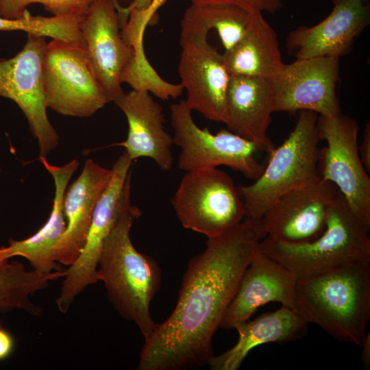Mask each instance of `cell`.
Here are the masks:
<instances>
[{
  "label": "cell",
  "instance_id": "24",
  "mask_svg": "<svg viewBox=\"0 0 370 370\" xmlns=\"http://www.w3.org/2000/svg\"><path fill=\"white\" fill-rule=\"evenodd\" d=\"M251 12L242 8L221 4H190L181 20L180 43L208 40L214 30L229 51L243 37L251 19Z\"/></svg>",
  "mask_w": 370,
  "mask_h": 370
},
{
  "label": "cell",
  "instance_id": "10",
  "mask_svg": "<svg viewBox=\"0 0 370 370\" xmlns=\"http://www.w3.org/2000/svg\"><path fill=\"white\" fill-rule=\"evenodd\" d=\"M132 160L124 151L113 164L108 186L95 208L86 242L76 260L64 270L58 309L66 312L86 288L98 282L97 267L103 243L112 231L128 196L131 195Z\"/></svg>",
  "mask_w": 370,
  "mask_h": 370
},
{
  "label": "cell",
  "instance_id": "4",
  "mask_svg": "<svg viewBox=\"0 0 370 370\" xmlns=\"http://www.w3.org/2000/svg\"><path fill=\"white\" fill-rule=\"evenodd\" d=\"M369 231L339 193L330 208L325 230L317 238L289 244L266 236L260 243V249L288 269L296 280H301L370 261Z\"/></svg>",
  "mask_w": 370,
  "mask_h": 370
},
{
  "label": "cell",
  "instance_id": "31",
  "mask_svg": "<svg viewBox=\"0 0 370 370\" xmlns=\"http://www.w3.org/2000/svg\"><path fill=\"white\" fill-rule=\"evenodd\" d=\"M358 153L366 171L370 173V125L366 124L363 133L362 141L358 145Z\"/></svg>",
  "mask_w": 370,
  "mask_h": 370
},
{
  "label": "cell",
  "instance_id": "13",
  "mask_svg": "<svg viewBox=\"0 0 370 370\" xmlns=\"http://www.w3.org/2000/svg\"><path fill=\"white\" fill-rule=\"evenodd\" d=\"M339 58L316 57L296 59L284 65L271 79L274 112L312 111L319 116L342 114L336 93Z\"/></svg>",
  "mask_w": 370,
  "mask_h": 370
},
{
  "label": "cell",
  "instance_id": "32",
  "mask_svg": "<svg viewBox=\"0 0 370 370\" xmlns=\"http://www.w3.org/2000/svg\"><path fill=\"white\" fill-rule=\"evenodd\" d=\"M362 347L361 359L364 365L369 366L370 362V339L369 334L365 336L362 343L360 345Z\"/></svg>",
  "mask_w": 370,
  "mask_h": 370
},
{
  "label": "cell",
  "instance_id": "25",
  "mask_svg": "<svg viewBox=\"0 0 370 370\" xmlns=\"http://www.w3.org/2000/svg\"><path fill=\"white\" fill-rule=\"evenodd\" d=\"M58 276L56 271L27 270L18 260L0 265V314L22 310L34 316L42 315L43 309L32 301L31 296Z\"/></svg>",
  "mask_w": 370,
  "mask_h": 370
},
{
  "label": "cell",
  "instance_id": "22",
  "mask_svg": "<svg viewBox=\"0 0 370 370\" xmlns=\"http://www.w3.org/2000/svg\"><path fill=\"white\" fill-rule=\"evenodd\" d=\"M309 323L296 311L282 306L277 310L237 325L236 343L226 352L212 356L208 365L212 370H236L254 348L269 343H284L302 338Z\"/></svg>",
  "mask_w": 370,
  "mask_h": 370
},
{
  "label": "cell",
  "instance_id": "21",
  "mask_svg": "<svg viewBox=\"0 0 370 370\" xmlns=\"http://www.w3.org/2000/svg\"><path fill=\"white\" fill-rule=\"evenodd\" d=\"M39 158L53 179L55 193L52 210L47 221L33 235L23 240L10 239L8 246L0 247V265L13 257L21 256L29 262L33 269L51 272L59 267L56 258V247L66 225L64 196L79 162L73 159L63 166H56L49 164L46 158Z\"/></svg>",
  "mask_w": 370,
  "mask_h": 370
},
{
  "label": "cell",
  "instance_id": "16",
  "mask_svg": "<svg viewBox=\"0 0 370 370\" xmlns=\"http://www.w3.org/2000/svg\"><path fill=\"white\" fill-rule=\"evenodd\" d=\"M296 282L288 269L260 247L245 270L220 326L234 329L249 320L258 308L270 302L280 303L296 311Z\"/></svg>",
  "mask_w": 370,
  "mask_h": 370
},
{
  "label": "cell",
  "instance_id": "1",
  "mask_svg": "<svg viewBox=\"0 0 370 370\" xmlns=\"http://www.w3.org/2000/svg\"><path fill=\"white\" fill-rule=\"evenodd\" d=\"M267 236L260 219L244 218L208 238L184 273L171 314L145 339L138 370H180L208 365L212 341L242 275Z\"/></svg>",
  "mask_w": 370,
  "mask_h": 370
},
{
  "label": "cell",
  "instance_id": "23",
  "mask_svg": "<svg viewBox=\"0 0 370 370\" xmlns=\"http://www.w3.org/2000/svg\"><path fill=\"white\" fill-rule=\"evenodd\" d=\"M223 57L230 75L271 79L284 65L276 32L258 11L251 12L244 35Z\"/></svg>",
  "mask_w": 370,
  "mask_h": 370
},
{
  "label": "cell",
  "instance_id": "15",
  "mask_svg": "<svg viewBox=\"0 0 370 370\" xmlns=\"http://www.w3.org/2000/svg\"><path fill=\"white\" fill-rule=\"evenodd\" d=\"M182 47L178 72L188 107L206 119L225 123L226 95L230 75L208 40H192Z\"/></svg>",
  "mask_w": 370,
  "mask_h": 370
},
{
  "label": "cell",
  "instance_id": "5",
  "mask_svg": "<svg viewBox=\"0 0 370 370\" xmlns=\"http://www.w3.org/2000/svg\"><path fill=\"white\" fill-rule=\"evenodd\" d=\"M317 119V113L302 110L287 138L269 153L259 177L249 185L237 186L245 218L260 219L281 195L321 178Z\"/></svg>",
  "mask_w": 370,
  "mask_h": 370
},
{
  "label": "cell",
  "instance_id": "27",
  "mask_svg": "<svg viewBox=\"0 0 370 370\" xmlns=\"http://www.w3.org/2000/svg\"><path fill=\"white\" fill-rule=\"evenodd\" d=\"M95 0H0V16L16 19L29 12L27 7L40 3L53 16L72 15L84 17Z\"/></svg>",
  "mask_w": 370,
  "mask_h": 370
},
{
  "label": "cell",
  "instance_id": "20",
  "mask_svg": "<svg viewBox=\"0 0 370 370\" xmlns=\"http://www.w3.org/2000/svg\"><path fill=\"white\" fill-rule=\"evenodd\" d=\"M273 107L274 91L271 79L230 76L225 124L229 130L269 153L275 148L267 136Z\"/></svg>",
  "mask_w": 370,
  "mask_h": 370
},
{
  "label": "cell",
  "instance_id": "19",
  "mask_svg": "<svg viewBox=\"0 0 370 370\" xmlns=\"http://www.w3.org/2000/svg\"><path fill=\"white\" fill-rule=\"evenodd\" d=\"M112 176L106 169L88 159L77 178L66 188L63 209L66 225L56 247V261L71 265L86 242L92 217Z\"/></svg>",
  "mask_w": 370,
  "mask_h": 370
},
{
  "label": "cell",
  "instance_id": "7",
  "mask_svg": "<svg viewBox=\"0 0 370 370\" xmlns=\"http://www.w3.org/2000/svg\"><path fill=\"white\" fill-rule=\"evenodd\" d=\"M42 84L47 108L62 115L89 117L109 103L83 44L58 39L48 42Z\"/></svg>",
  "mask_w": 370,
  "mask_h": 370
},
{
  "label": "cell",
  "instance_id": "17",
  "mask_svg": "<svg viewBox=\"0 0 370 370\" xmlns=\"http://www.w3.org/2000/svg\"><path fill=\"white\" fill-rule=\"evenodd\" d=\"M330 14L311 27L299 26L288 34L286 46L296 59L339 58L369 25L370 8L362 0H336Z\"/></svg>",
  "mask_w": 370,
  "mask_h": 370
},
{
  "label": "cell",
  "instance_id": "3",
  "mask_svg": "<svg viewBox=\"0 0 370 370\" xmlns=\"http://www.w3.org/2000/svg\"><path fill=\"white\" fill-rule=\"evenodd\" d=\"M296 312L336 340L360 346L370 319V261L297 280Z\"/></svg>",
  "mask_w": 370,
  "mask_h": 370
},
{
  "label": "cell",
  "instance_id": "30",
  "mask_svg": "<svg viewBox=\"0 0 370 370\" xmlns=\"http://www.w3.org/2000/svg\"><path fill=\"white\" fill-rule=\"evenodd\" d=\"M15 340L12 334L0 325V361L8 358L13 352Z\"/></svg>",
  "mask_w": 370,
  "mask_h": 370
},
{
  "label": "cell",
  "instance_id": "8",
  "mask_svg": "<svg viewBox=\"0 0 370 370\" xmlns=\"http://www.w3.org/2000/svg\"><path fill=\"white\" fill-rule=\"evenodd\" d=\"M173 143L180 148L177 166L185 172L226 166L255 180L264 166L255 158L260 151L254 143L229 130L216 134L194 121L185 100L170 106Z\"/></svg>",
  "mask_w": 370,
  "mask_h": 370
},
{
  "label": "cell",
  "instance_id": "6",
  "mask_svg": "<svg viewBox=\"0 0 370 370\" xmlns=\"http://www.w3.org/2000/svg\"><path fill=\"white\" fill-rule=\"evenodd\" d=\"M171 202L184 228L208 238L225 232L245 214L233 179L217 168L186 172Z\"/></svg>",
  "mask_w": 370,
  "mask_h": 370
},
{
  "label": "cell",
  "instance_id": "29",
  "mask_svg": "<svg viewBox=\"0 0 370 370\" xmlns=\"http://www.w3.org/2000/svg\"><path fill=\"white\" fill-rule=\"evenodd\" d=\"M151 1L152 0H112L118 13L121 28L127 23L131 9L144 10L150 4Z\"/></svg>",
  "mask_w": 370,
  "mask_h": 370
},
{
  "label": "cell",
  "instance_id": "12",
  "mask_svg": "<svg viewBox=\"0 0 370 370\" xmlns=\"http://www.w3.org/2000/svg\"><path fill=\"white\" fill-rule=\"evenodd\" d=\"M339 193L322 178L285 193L261 218L267 237L289 244L315 239L324 231L330 208Z\"/></svg>",
  "mask_w": 370,
  "mask_h": 370
},
{
  "label": "cell",
  "instance_id": "9",
  "mask_svg": "<svg viewBox=\"0 0 370 370\" xmlns=\"http://www.w3.org/2000/svg\"><path fill=\"white\" fill-rule=\"evenodd\" d=\"M317 130L326 146L320 149L321 178L332 183L354 213L370 229V177L358 153L357 121L343 114L319 116Z\"/></svg>",
  "mask_w": 370,
  "mask_h": 370
},
{
  "label": "cell",
  "instance_id": "26",
  "mask_svg": "<svg viewBox=\"0 0 370 370\" xmlns=\"http://www.w3.org/2000/svg\"><path fill=\"white\" fill-rule=\"evenodd\" d=\"M23 31L52 39L77 42L80 37L79 23L71 15L31 16L9 19L0 16V32Z\"/></svg>",
  "mask_w": 370,
  "mask_h": 370
},
{
  "label": "cell",
  "instance_id": "28",
  "mask_svg": "<svg viewBox=\"0 0 370 370\" xmlns=\"http://www.w3.org/2000/svg\"><path fill=\"white\" fill-rule=\"evenodd\" d=\"M190 4L232 5L242 8L249 12H267L275 13L282 8V0H184Z\"/></svg>",
  "mask_w": 370,
  "mask_h": 370
},
{
  "label": "cell",
  "instance_id": "18",
  "mask_svg": "<svg viewBox=\"0 0 370 370\" xmlns=\"http://www.w3.org/2000/svg\"><path fill=\"white\" fill-rule=\"evenodd\" d=\"M126 116L128 132L119 145L125 148L133 161L140 158L153 160L163 171H171L173 158V136L164 128L163 110L145 90H132L114 102Z\"/></svg>",
  "mask_w": 370,
  "mask_h": 370
},
{
  "label": "cell",
  "instance_id": "11",
  "mask_svg": "<svg viewBox=\"0 0 370 370\" xmlns=\"http://www.w3.org/2000/svg\"><path fill=\"white\" fill-rule=\"evenodd\" d=\"M45 37L27 34L23 49L10 58H0V97L12 100L25 116L36 138L40 156L55 149L59 136L49 120L42 84Z\"/></svg>",
  "mask_w": 370,
  "mask_h": 370
},
{
  "label": "cell",
  "instance_id": "33",
  "mask_svg": "<svg viewBox=\"0 0 370 370\" xmlns=\"http://www.w3.org/2000/svg\"><path fill=\"white\" fill-rule=\"evenodd\" d=\"M334 1H336V0H333V2H334ZM362 1L363 2H365V3H366L368 0H362Z\"/></svg>",
  "mask_w": 370,
  "mask_h": 370
},
{
  "label": "cell",
  "instance_id": "14",
  "mask_svg": "<svg viewBox=\"0 0 370 370\" xmlns=\"http://www.w3.org/2000/svg\"><path fill=\"white\" fill-rule=\"evenodd\" d=\"M80 31L95 75L108 102H114L125 93L121 78L134 53L121 36L112 0H95L82 21Z\"/></svg>",
  "mask_w": 370,
  "mask_h": 370
},
{
  "label": "cell",
  "instance_id": "2",
  "mask_svg": "<svg viewBox=\"0 0 370 370\" xmlns=\"http://www.w3.org/2000/svg\"><path fill=\"white\" fill-rule=\"evenodd\" d=\"M140 214L128 196L103 243L97 273L114 308L134 322L146 339L156 325L149 307L160 285L161 271L158 263L139 252L131 241L132 226Z\"/></svg>",
  "mask_w": 370,
  "mask_h": 370
}]
</instances>
